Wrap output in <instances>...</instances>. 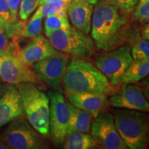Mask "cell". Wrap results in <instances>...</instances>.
<instances>
[{"mask_svg": "<svg viewBox=\"0 0 149 149\" xmlns=\"http://www.w3.org/2000/svg\"><path fill=\"white\" fill-rule=\"evenodd\" d=\"M130 44H122L95 59L97 68L114 86L119 85V80L124 71L133 61Z\"/></svg>", "mask_w": 149, "mask_h": 149, "instance_id": "obj_7", "label": "cell"}, {"mask_svg": "<svg viewBox=\"0 0 149 149\" xmlns=\"http://www.w3.org/2000/svg\"><path fill=\"white\" fill-rule=\"evenodd\" d=\"M93 12L91 35L96 47L104 51L115 49L135 39L129 15L109 0H99Z\"/></svg>", "mask_w": 149, "mask_h": 149, "instance_id": "obj_1", "label": "cell"}, {"mask_svg": "<svg viewBox=\"0 0 149 149\" xmlns=\"http://www.w3.org/2000/svg\"><path fill=\"white\" fill-rule=\"evenodd\" d=\"M132 18L134 21L141 24L148 23L149 21V0H139Z\"/></svg>", "mask_w": 149, "mask_h": 149, "instance_id": "obj_25", "label": "cell"}, {"mask_svg": "<svg viewBox=\"0 0 149 149\" xmlns=\"http://www.w3.org/2000/svg\"><path fill=\"white\" fill-rule=\"evenodd\" d=\"M49 134L57 146L64 144L69 120V109L60 92L49 93Z\"/></svg>", "mask_w": 149, "mask_h": 149, "instance_id": "obj_8", "label": "cell"}, {"mask_svg": "<svg viewBox=\"0 0 149 149\" xmlns=\"http://www.w3.org/2000/svg\"><path fill=\"white\" fill-rule=\"evenodd\" d=\"M19 39H12L6 34L5 30L0 31V55L10 54L18 56L20 48Z\"/></svg>", "mask_w": 149, "mask_h": 149, "instance_id": "obj_23", "label": "cell"}, {"mask_svg": "<svg viewBox=\"0 0 149 149\" xmlns=\"http://www.w3.org/2000/svg\"><path fill=\"white\" fill-rule=\"evenodd\" d=\"M109 1L118 7L124 13L130 15L135 10L139 0H109Z\"/></svg>", "mask_w": 149, "mask_h": 149, "instance_id": "obj_27", "label": "cell"}, {"mask_svg": "<svg viewBox=\"0 0 149 149\" xmlns=\"http://www.w3.org/2000/svg\"><path fill=\"white\" fill-rule=\"evenodd\" d=\"M16 88L30 124L43 137H47L49 135V98L34 83H20Z\"/></svg>", "mask_w": 149, "mask_h": 149, "instance_id": "obj_3", "label": "cell"}, {"mask_svg": "<svg viewBox=\"0 0 149 149\" xmlns=\"http://www.w3.org/2000/svg\"><path fill=\"white\" fill-rule=\"evenodd\" d=\"M2 137L10 148L44 149L47 145L44 139L30 123L19 116L11 121Z\"/></svg>", "mask_w": 149, "mask_h": 149, "instance_id": "obj_6", "label": "cell"}, {"mask_svg": "<svg viewBox=\"0 0 149 149\" xmlns=\"http://www.w3.org/2000/svg\"><path fill=\"white\" fill-rule=\"evenodd\" d=\"M64 143V148L66 149H90L97 144L92 136L78 131L67 133Z\"/></svg>", "mask_w": 149, "mask_h": 149, "instance_id": "obj_19", "label": "cell"}, {"mask_svg": "<svg viewBox=\"0 0 149 149\" xmlns=\"http://www.w3.org/2000/svg\"><path fill=\"white\" fill-rule=\"evenodd\" d=\"M93 5L71 1L67 8V15L72 25L78 31L88 34L91 29Z\"/></svg>", "mask_w": 149, "mask_h": 149, "instance_id": "obj_16", "label": "cell"}, {"mask_svg": "<svg viewBox=\"0 0 149 149\" xmlns=\"http://www.w3.org/2000/svg\"><path fill=\"white\" fill-rule=\"evenodd\" d=\"M149 73V59L133 61L119 80V85L138 82Z\"/></svg>", "mask_w": 149, "mask_h": 149, "instance_id": "obj_18", "label": "cell"}, {"mask_svg": "<svg viewBox=\"0 0 149 149\" xmlns=\"http://www.w3.org/2000/svg\"><path fill=\"white\" fill-rule=\"evenodd\" d=\"M40 0H22L19 5V15L22 21H26L39 7Z\"/></svg>", "mask_w": 149, "mask_h": 149, "instance_id": "obj_26", "label": "cell"}, {"mask_svg": "<svg viewBox=\"0 0 149 149\" xmlns=\"http://www.w3.org/2000/svg\"><path fill=\"white\" fill-rule=\"evenodd\" d=\"M10 148L9 146L7 145L5 141L3 140L2 135H0V149H8Z\"/></svg>", "mask_w": 149, "mask_h": 149, "instance_id": "obj_32", "label": "cell"}, {"mask_svg": "<svg viewBox=\"0 0 149 149\" xmlns=\"http://www.w3.org/2000/svg\"><path fill=\"white\" fill-rule=\"evenodd\" d=\"M113 117L117 131L128 148H146L148 122L146 114L135 110H119Z\"/></svg>", "mask_w": 149, "mask_h": 149, "instance_id": "obj_4", "label": "cell"}, {"mask_svg": "<svg viewBox=\"0 0 149 149\" xmlns=\"http://www.w3.org/2000/svg\"><path fill=\"white\" fill-rule=\"evenodd\" d=\"M5 26H6V24L3 23V22H1V20H0V31H1V30H4Z\"/></svg>", "mask_w": 149, "mask_h": 149, "instance_id": "obj_33", "label": "cell"}, {"mask_svg": "<svg viewBox=\"0 0 149 149\" xmlns=\"http://www.w3.org/2000/svg\"><path fill=\"white\" fill-rule=\"evenodd\" d=\"M0 20L6 25L11 23L10 9L7 0H0Z\"/></svg>", "mask_w": 149, "mask_h": 149, "instance_id": "obj_28", "label": "cell"}, {"mask_svg": "<svg viewBox=\"0 0 149 149\" xmlns=\"http://www.w3.org/2000/svg\"><path fill=\"white\" fill-rule=\"evenodd\" d=\"M130 53L133 61H144L149 59V42L148 40L139 38L136 40Z\"/></svg>", "mask_w": 149, "mask_h": 149, "instance_id": "obj_24", "label": "cell"}, {"mask_svg": "<svg viewBox=\"0 0 149 149\" xmlns=\"http://www.w3.org/2000/svg\"><path fill=\"white\" fill-rule=\"evenodd\" d=\"M141 37L144 40H149V25L148 23L144 24L141 28Z\"/></svg>", "mask_w": 149, "mask_h": 149, "instance_id": "obj_30", "label": "cell"}, {"mask_svg": "<svg viewBox=\"0 0 149 149\" xmlns=\"http://www.w3.org/2000/svg\"><path fill=\"white\" fill-rule=\"evenodd\" d=\"M69 102L75 107L88 112L94 118L109 105L107 95L100 93H77L68 95Z\"/></svg>", "mask_w": 149, "mask_h": 149, "instance_id": "obj_14", "label": "cell"}, {"mask_svg": "<svg viewBox=\"0 0 149 149\" xmlns=\"http://www.w3.org/2000/svg\"><path fill=\"white\" fill-rule=\"evenodd\" d=\"M67 104L69 109V120L67 133L72 131L88 133L92 122L91 115L88 112L75 107L70 102H67Z\"/></svg>", "mask_w": 149, "mask_h": 149, "instance_id": "obj_17", "label": "cell"}, {"mask_svg": "<svg viewBox=\"0 0 149 149\" xmlns=\"http://www.w3.org/2000/svg\"><path fill=\"white\" fill-rule=\"evenodd\" d=\"M45 34L55 49L74 58H86L94 52L93 40L76 29L53 30L45 32Z\"/></svg>", "mask_w": 149, "mask_h": 149, "instance_id": "obj_5", "label": "cell"}, {"mask_svg": "<svg viewBox=\"0 0 149 149\" xmlns=\"http://www.w3.org/2000/svg\"><path fill=\"white\" fill-rule=\"evenodd\" d=\"M0 93H1V84H0Z\"/></svg>", "mask_w": 149, "mask_h": 149, "instance_id": "obj_35", "label": "cell"}, {"mask_svg": "<svg viewBox=\"0 0 149 149\" xmlns=\"http://www.w3.org/2000/svg\"><path fill=\"white\" fill-rule=\"evenodd\" d=\"M69 56L62 53L52 55L37 61L33 66V70L40 79L44 81L55 90L61 89L62 80L66 67L68 64Z\"/></svg>", "mask_w": 149, "mask_h": 149, "instance_id": "obj_11", "label": "cell"}, {"mask_svg": "<svg viewBox=\"0 0 149 149\" xmlns=\"http://www.w3.org/2000/svg\"><path fill=\"white\" fill-rule=\"evenodd\" d=\"M0 79L12 85L23 82L41 83L40 78L31 67L17 55H0Z\"/></svg>", "mask_w": 149, "mask_h": 149, "instance_id": "obj_10", "label": "cell"}, {"mask_svg": "<svg viewBox=\"0 0 149 149\" xmlns=\"http://www.w3.org/2000/svg\"><path fill=\"white\" fill-rule=\"evenodd\" d=\"M109 104L113 107L135 110L144 113L149 111V104L141 87L131 84H123L120 91L108 100Z\"/></svg>", "mask_w": 149, "mask_h": 149, "instance_id": "obj_12", "label": "cell"}, {"mask_svg": "<svg viewBox=\"0 0 149 149\" xmlns=\"http://www.w3.org/2000/svg\"><path fill=\"white\" fill-rule=\"evenodd\" d=\"M91 127V136L104 149H127L115 126L114 117L110 113L102 111L95 117Z\"/></svg>", "mask_w": 149, "mask_h": 149, "instance_id": "obj_9", "label": "cell"}, {"mask_svg": "<svg viewBox=\"0 0 149 149\" xmlns=\"http://www.w3.org/2000/svg\"><path fill=\"white\" fill-rule=\"evenodd\" d=\"M99 0H71V1H75V2H81L90 3V4H95Z\"/></svg>", "mask_w": 149, "mask_h": 149, "instance_id": "obj_31", "label": "cell"}, {"mask_svg": "<svg viewBox=\"0 0 149 149\" xmlns=\"http://www.w3.org/2000/svg\"><path fill=\"white\" fill-rule=\"evenodd\" d=\"M10 13L11 23L17 21V15L22 0H7Z\"/></svg>", "mask_w": 149, "mask_h": 149, "instance_id": "obj_29", "label": "cell"}, {"mask_svg": "<svg viewBox=\"0 0 149 149\" xmlns=\"http://www.w3.org/2000/svg\"><path fill=\"white\" fill-rule=\"evenodd\" d=\"M70 26L67 13L51 15L46 17L44 22L45 32L53 30H68Z\"/></svg>", "mask_w": 149, "mask_h": 149, "instance_id": "obj_22", "label": "cell"}, {"mask_svg": "<svg viewBox=\"0 0 149 149\" xmlns=\"http://www.w3.org/2000/svg\"><path fill=\"white\" fill-rule=\"evenodd\" d=\"M43 19V16L37 10L31 20L24 26L21 37L23 38H33L40 35L42 31Z\"/></svg>", "mask_w": 149, "mask_h": 149, "instance_id": "obj_21", "label": "cell"}, {"mask_svg": "<svg viewBox=\"0 0 149 149\" xmlns=\"http://www.w3.org/2000/svg\"><path fill=\"white\" fill-rule=\"evenodd\" d=\"M21 97L16 86L7 87L0 98V128L16 117L23 115Z\"/></svg>", "mask_w": 149, "mask_h": 149, "instance_id": "obj_15", "label": "cell"}, {"mask_svg": "<svg viewBox=\"0 0 149 149\" xmlns=\"http://www.w3.org/2000/svg\"><path fill=\"white\" fill-rule=\"evenodd\" d=\"M62 83L68 95L77 93H100L111 95L117 92L94 64L81 58H74L68 64Z\"/></svg>", "mask_w": 149, "mask_h": 149, "instance_id": "obj_2", "label": "cell"}, {"mask_svg": "<svg viewBox=\"0 0 149 149\" xmlns=\"http://www.w3.org/2000/svg\"><path fill=\"white\" fill-rule=\"evenodd\" d=\"M51 1V0H40V2H39V6L41 5L44 4V3L48 2V1Z\"/></svg>", "mask_w": 149, "mask_h": 149, "instance_id": "obj_34", "label": "cell"}, {"mask_svg": "<svg viewBox=\"0 0 149 149\" xmlns=\"http://www.w3.org/2000/svg\"><path fill=\"white\" fill-rule=\"evenodd\" d=\"M61 53L53 47L47 38L39 35L31 38V40L23 48H20L18 57L24 63L31 66L42 59Z\"/></svg>", "mask_w": 149, "mask_h": 149, "instance_id": "obj_13", "label": "cell"}, {"mask_svg": "<svg viewBox=\"0 0 149 149\" xmlns=\"http://www.w3.org/2000/svg\"><path fill=\"white\" fill-rule=\"evenodd\" d=\"M71 0H51L37 9L43 17L62 13H67V8Z\"/></svg>", "mask_w": 149, "mask_h": 149, "instance_id": "obj_20", "label": "cell"}]
</instances>
